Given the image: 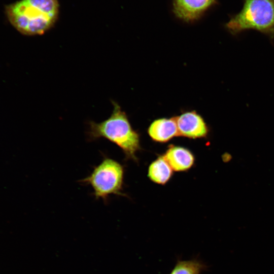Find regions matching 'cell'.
Segmentation results:
<instances>
[{
    "label": "cell",
    "mask_w": 274,
    "mask_h": 274,
    "mask_svg": "<svg viewBox=\"0 0 274 274\" xmlns=\"http://www.w3.org/2000/svg\"><path fill=\"white\" fill-rule=\"evenodd\" d=\"M57 0H22L6 7L7 18L21 33L44 34L55 23L58 14Z\"/></svg>",
    "instance_id": "obj_1"
},
{
    "label": "cell",
    "mask_w": 274,
    "mask_h": 274,
    "mask_svg": "<svg viewBox=\"0 0 274 274\" xmlns=\"http://www.w3.org/2000/svg\"><path fill=\"white\" fill-rule=\"evenodd\" d=\"M112 103L113 110L108 118L99 123L88 122V139H107L118 146L127 158L135 159V153L140 148L139 135L132 128L127 115L119 105L113 100Z\"/></svg>",
    "instance_id": "obj_2"
},
{
    "label": "cell",
    "mask_w": 274,
    "mask_h": 274,
    "mask_svg": "<svg viewBox=\"0 0 274 274\" xmlns=\"http://www.w3.org/2000/svg\"><path fill=\"white\" fill-rule=\"evenodd\" d=\"M225 26L233 35L253 29L274 40V0H245L242 10Z\"/></svg>",
    "instance_id": "obj_3"
},
{
    "label": "cell",
    "mask_w": 274,
    "mask_h": 274,
    "mask_svg": "<svg viewBox=\"0 0 274 274\" xmlns=\"http://www.w3.org/2000/svg\"><path fill=\"white\" fill-rule=\"evenodd\" d=\"M123 178V166L117 161L105 156L90 175L80 182L92 187L96 199L107 201L112 194H122Z\"/></svg>",
    "instance_id": "obj_4"
},
{
    "label": "cell",
    "mask_w": 274,
    "mask_h": 274,
    "mask_svg": "<svg viewBox=\"0 0 274 274\" xmlns=\"http://www.w3.org/2000/svg\"><path fill=\"white\" fill-rule=\"evenodd\" d=\"M217 3V0H173V12L178 19L192 23Z\"/></svg>",
    "instance_id": "obj_5"
},
{
    "label": "cell",
    "mask_w": 274,
    "mask_h": 274,
    "mask_svg": "<svg viewBox=\"0 0 274 274\" xmlns=\"http://www.w3.org/2000/svg\"><path fill=\"white\" fill-rule=\"evenodd\" d=\"M175 118L179 135L196 139L207 135V125L202 117L195 111L185 112Z\"/></svg>",
    "instance_id": "obj_6"
},
{
    "label": "cell",
    "mask_w": 274,
    "mask_h": 274,
    "mask_svg": "<svg viewBox=\"0 0 274 274\" xmlns=\"http://www.w3.org/2000/svg\"><path fill=\"white\" fill-rule=\"evenodd\" d=\"M148 132L153 140L161 143L179 135L175 117L154 120L149 126Z\"/></svg>",
    "instance_id": "obj_7"
},
{
    "label": "cell",
    "mask_w": 274,
    "mask_h": 274,
    "mask_svg": "<svg viewBox=\"0 0 274 274\" xmlns=\"http://www.w3.org/2000/svg\"><path fill=\"white\" fill-rule=\"evenodd\" d=\"M163 157L172 169L177 172L188 169L193 165L194 161V156L190 151L178 146L169 148Z\"/></svg>",
    "instance_id": "obj_8"
},
{
    "label": "cell",
    "mask_w": 274,
    "mask_h": 274,
    "mask_svg": "<svg viewBox=\"0 0 274 274\" xmlns=\"http://www.w3.org/2000/svg\"><path fill=\"white\" fill-rule=\"evenodd\" d=\"M172 173V168L163 157H160L153 161L148 169L149 178L159 184H165L170 178Z\"/></svg>",
    "instance_id": "obj_9"
},
{
    "label": "cell",
    "mask_w": 274,
    "mask_h": 274,
    "mask_svg": "<svg viewBox=\"0 0 274 274\" xmlns=\"http://www.w3.org/2000/svg\"><path fill=\"white\" fill-rule=\"evenodd\" d=\"M206 265L195 259L177 262L169 274H200Z\"/></svg>",
    "instance_id": "obj_10"
}]
</instances>
